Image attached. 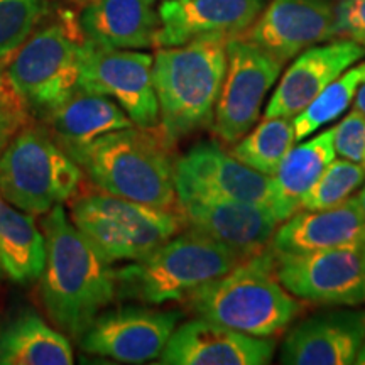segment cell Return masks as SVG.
Segmentation results:
<instances>
[{
	"instance_id": "cell-8",
	"label": "cell",
	"mask_w": 365,
	"mask_h": 365,
	"mask_svg": "<svg viewBox=\"0 0 365 365\" xmlns=\"http://www.w3.org/2000/svg\"><path fill=\"white\" fill-rule=\"evenodd\" d=\"M83 171L46 127L31 120L0 154V195L22 212L44 215L78 193Z\"/></svg>"
},
{
	"instance_id": "cell-9",
	"label": "cell",
	"mask_w": 365,
	"mask_h": 365,
	"mask_svg": "<svg viewBox=\"0 0 365 365\" xmlns=\"http://www.w3.org/2000/svg\"><path fill=\"white\" fill-rule=\"evenodd\" d=\"M154 56L139 49H113L83 38L78 90L115 100L137 127L159 125L153 83Z\"/></svg>"
},
{
	"instance_id": "cell-38",
	"label": "cell",
	"mask_w": 365,
	"mask_h": 365,
	"mask_svg": "<svg viewBox=\"0 0 365 365\" xmlns=\"http://www.w3.org/2000/svg\"><path fill=\"white\" fill-rule=\"evenodd\" d=\"M76 2H83V4H85V2H86V0H76Z\"/></svg>"
},
{
	"instance_id": "cell-14",
	"label": "cell",
	"mask_w": 365,
	"mask_h": 365,
	"mask_svg": "<svg viewBox=\"0 0 365 365\" xmlns=\"http://www.w3.org/2000/svg\"><path fill=\"white\" fill-rule=\"evenodd\" d=\"M178 191L271 208V176L239 161L218 143L205 140L175 161Z\"/></svg>"
},
{
	"instance_id": "cell-16",
	"label": "cell",
	"mask_w": 365,
	"mask_h": 365,
	"mask_svg": "<svg viewBox=\"0 0 365 365\" xmlns=\"http://www.w3.org/2000/svg\"><path fill=\"white\" fill-rule=\"evenodd\" d=\"M276 352L272 336H252L198 318L173 331L163 365H266Z\"/></svg>"
},
{
	"instance_id": "cell-19",
	"label": "cell",
	"mask_w": 365,
	"mask_h": 365,
	"mask_svg": "<svg viewBox=\"0 0 365 365\" xmlns=\"http://www.w3.org/2000/svg\"><path fill=\"white\" fill-rule=\"evenodd\" d=\"M365 340V309L319 313L287 333L281 350L286 365L355 364Z\"/></svg>"
},
{
	"instance_id": "cell-6",
	"label": "cell",
	"mask_w": 365,
	"mask_h": 365,
	"mask_svg": "<svg viewBox=\"0 0 365 365\" xmlns=\"http://www.w3.org/2000/svg\"><path fill=\"white\" fill-rule=\"evenodd\" d=\"M81 43L78 17L66 11L36 29L9 58L7 81L29 113L44 118L78 90Z\"/></svg>"
},
{
	"instance_id": "cell-23",
	"label": "cell",
	"mask_w": 365,
	"mask_h": 365,
	"mask_svg": "<svg viewBox=\"0 0 365 365\" xmlns=\"http://www.w3.org/2000/svg\"><path fill=\"white\" fill-rule=\"evenodd\" d=\"M333 127L296 145L271 176V212L282 223L294 215L304 195L335 159Z\"/></svg>"
},
{
	"instance_id": "cell-11",
	"label": "cell",
	"mask_w": 365,
	"mask_h": 365,
	"mask_svg": "<svg viewBox=\"0 0 365 365\" xmlns=\"http://www.w3.org/2000/svg\"><path fill=\"white\" fill-rule=\"evenodd\" d=\"M274 261L281 284L301 301L330 307H357L365 303L364 249H330L307 254L274 252Z\"/></svg>"
},
{
	"instance_id": "cell-20",
	"label": "cell",
	"mask_w": 365,
	"mask_h": 365,
	"mask_svg": "<svg viewBox=\"0 0 365 365\" xmlns=\"http://www.w3.org/2000/svg\"><path fill=\"white\" fill-rule=\"evenodd\" d=\"M271 250L307 254L330 249L365 247V213L357 198H349L336 207L298 210L276 228Z\"/></svg>"
},
{
	"instance_id": "cell-10",
	"label": "cell",
	"mask_w": 365,
	"mask_h": 365,
	"mask_svg": "<svg viewBox=\"0 0 365 365\" xmlns=\"http://www.w3.org/2000/svg\"><path fill=\"white\" fill-rule=\"evenodd\" d=\"M282 66L284 63L242 36L228 39L225 80L212 124L218 139L235 144L257 124L264 100Z\"/></svg>"
},
{
	"instance_id": "cell-31",
	"label": "cell",
	"mask_w": 365,
	"mask_h": 365,
	"mask_svg": "<svg viewBox=\"0 0 365 365\" xmlns=\"http://www.w3.org/2000/svg\"><path fill=\"white\" fill-rule=\"evenodd\" d=\"M333 36L365 43V0H339L335 4Z\"/></svg>"
},
{
	"instance_id": "cell-40",
	"label": "cell",
	"mask_w": 365,
	"mask_h": 365,
	"mask_svg": "<svg viewBox=\"0 0 365 365\" xmlns=\"http://www.w3.org/2000/svg\"><path fill=\"white\" fill-rule=\"evenodd\" d=\"M364 44H365V43H364Z\"/></svg>"
},
{
	"instance_id": "cell-15",
	"label": "cell",
	"mask_w": 365,
	"mask_h": 365,
	"mask_svg": "<svg viewBox=\"0 0 365 365\" xmlns=\"http://www.w3.org/2000/svg\"><path fill=\"white\" fill-rule=\"evenodd\" d=\"M331 0H271L254 24L240 34L281 63L333 38Z\"/></svg>"
},
{
	"instance_id": "cell-5",
	"label": "cell",
	"mask_w": 365,
	"mask_h": 365,
	"mask_svg": "<svg viewBox=\"0 0 365 365\" xmlns=\"http://www.w3.org/2000/svg\"><path fill=\"white\" fill-rule=\"evenodd\" d=\"M244 259L222 242L190 227L144 257L115 269L117 299L143 304L185 301Z\"/></svg>"
},
{
	"instance_id": "cell-32",
	"label": "cell",
	"mask_w": 365,
	"mask_h": 365,
	"mask_svg": "<svg viewBox=\"0 0 365 365\" xmlns=\"http://www.w3.org/2000/svg\"><path fill=\"white\" fill-rule=\"evenodd\" d=\"M29 115L31 113L27 110L24 102L11 86L0 97V154L11 143L12 137L31 120Z\"/></svg>"
},
{
	"instance_id": "cell-18",
	"label": "cell",
	"mask_w": 365,
	"mask_h": 365,
	"mask_svg": "<svg viewBox=\"0 0 365 365\" xmlns=\"http://www.w3.org/2000/svg\"><path fill=\"white\" fill-rule=\"evenodd\" d=\"M264 9V0H163L156 48L181 46L207 36L244 34Z\"/></svg>"
},
{
	"instance_id": "cell-33",
	"label": "cell",
	"mask_w": 365,
	"mask_h": 365,
	"mask_svg": "<svg viewBox=\"0 0 365 365\" xmlns=\"http://www.w3.org/2000/svg\"><path fill=\"white\" fill-rule=\"evenodd\" d=\"M354 103H355V108H357V110L365 117V81L359 86Z\"/></svg>"
},
{
	"instance_id": "cell-12",
	"label": "cell",
	"mask_w": 365,
	"mask_h": 365,
	"mask_svg": "<svg viewBox=\"0 0 365 365\" xmlns=\"http://www.w3.org/2000/svg\"><path fill=\"white\" fill-rule=\"evenodd\" d=\"M182 318L175 309L118 307L103 309L78 340L86 354L122 364H145L161 357L164 346Z\"/></svg>"
},
{
	"instance_id": "cell-37",
	"label": "cell",
	"mask_w": 365,
	"mask_h": 365,
	"mask_svg": "<svg viewBox=\"0 0 365 365\" xmlns=\"http://www.w3.org/2000/svg\"><path fill=\"white\" fill-rule=\"evenodd\" d=\"M2 276H4V269H2V266H0V279H2Z\"/></svg>"
},
{
	"instance_id": "cell-24",
	"label": "cell",
	"mask_w": 365,
	"mask_h": 365,
	"mask_svg": "<svg viewBox=\"0 0 365 365\" xmlns=\"http://www.w3.org/2000/svg\"><path fill=\"white\" fill-rule=\"evenodd\" d=\"M68 336L33 309H22L0 325V365H71Z\"/></svg>"
},
{
	"instance_id": "cell-28",
	"label": "cell",
	"mask_w": 365,
	"mask_h": 365,
	"mask_svg": "<svg viewBox=\"0 0 365 365\" xmlns=\"http://www.w3.org/2000/svg\"><path fill=\"white\" fill-rule=\"evenodd\" d=\"M51 0H0V63L12 56L49 14Z\"/></svg>"
},
{
	"instance_id": "cell-35",
	"label": "cell",
	"mask_w": 365,
	"mask_h": 365,
	"mask_svg": "<svg viewBox=\"0 0 365 365\" xmlns=\"http://www.w3.org/2000/svg\"><path fill=\"white\" fill-rule=\"evenodd\" d=\"M355 364L365 365V340H364V344L360 345V349H359V352H357V357H355Z\"/></svg>"
},
{
	"instance_id": "cell-4",
	"label": "cell",
	"mask_w": 365,
	"mask_h": 365,
	"mask_svg": "<svg viewBox=\"0 0 365 365\" xmlns=\"http://www.w3.org/2000/svg\"><path fill=\"white\" fill-rule=\"evenodd\" d=\"M185 301L198 318L252 336L279 335L301 312L299 301L277 277L271 247L240 261Z\"/></svg>"
},
{
	"instance_id": "cell-3",
	"label": "cell",
	"mask_w": 365,
	"mask_h": 365,
	"mask_svg": "<svg viewBox=\"0 0 365 365\" xmlns=\"http://www.w3.org/2000/svg\"><path fill=\"white\" fill-rule=\"evenodd\" d=\"M227 36H207L154 54L159 130L175 144L213 124L227 71Z\"/></svg>"
},
{
	"instance_id": "cell-13",
	"label": "cell",
	"mask_w": 365,
	"mask_h": 365,
	"mask_svg": "<svg viewBox=\"0 0 365 365\" xmlns=\"http://www.w3.org/2000/svg\"><path fill=\"white\" fill-rule=\"evenodd\" d=\"M176 195L186 225L225 244L242 259L262 252L271 245L279 223L271 208L190 191H178Z\"/></svg>"
},
{
	"instance_id": "cell-1",
	"label": "cell",
	"mask_w": 365,
	"mask_h": 365,
	"mask_svg": "<svg viewBox=\"0 0 365 365\" xmlns=\"http://www.w3.org/2000/svg\"><path fill=\"white\" fill-rule=\"evenodd\" d=\"M41 228L46 240L41 301L58 330L78 341L117 299L115 269L68 218L63 205L44 213Z\"/></svg>"
},
{
	"instance_id": "cell-39",
	"label": "cell",
	"mask_w": 365,
	"mask_h": 365,
	"mask_svg": "<svg viewBox=\"0 0 365 365\" xmlns=\"http://www.w3.org/2000/svg\"><path fill=\"white\" fill-rule=\"evenodd\" d=\"M364 254H365V247H364Z\"/></svg>"
},
{
	"instance_id": "cell-7",
	"label": "cell",
	"mask_w": 365,
	"mask_h": 365,
	"mask_svg": "<svg viewBox=\"0 0 365 365\" xmlns=\"http://www.w3.org/2000/svg\"><path fill=\"white\" fill-rule=\"evenodd\" d=\"M70 218L110 264L137 261L186 227L180 210L149 207L102 190L75 195Z\"/></svg>"
},
{
	"instance_id": "cell-17",
	"label": "cell",
	"mask_w": 365,
	"mask_h": 365,
	"mask_svg": "<svg viewBox=\"0 0 365 365\" xmlns=\"http://www.w3.org/2000/svg\"><path fill=\"white\" fill-rule=\"evenodd\" d=\"M364 56V46L349 38L304 49L282 75L267 102L264 117L298 115L328 85Z\"/></svg>"
},
{
	"instance_id": "cell-22",
	"label": "cell",
	"mask_w": 365,
	"mask_h": 365,
	"mask_svg": "<svg viewBox=\"0 0 365 365\" xmlns=\"http://www.w3.org/2000/svg\"><path fill=\"white\" fill-rule=\"evenodd\" d=\"M43 120L46 129L63 149L88 144L108 132L134 125L115 100L81 90H76Z\"/></svg>"
},
{
	"instance_id": "cell-21",
	"label": "cell",
	"mask_w": 365,
	"mask_h": 365,
	"mask_svg": "<svg viewBox=\"0 0 365 365\" xmlns=\"http://www.w3.org/2000/svg\"><path fill=\"white\" fill-rule=\"evenodd\" d=\"M158 0H86L78 14L85 39L113 49L156 48Z\"/></svg>"
},
{
	"instance_id": "cell-36",
	"label": "cell",
	"mask_w": 365,
	"mask_h": 365,
	"mask_svg": "<svg viewBox=\"0 0 365 365\" xmlns=\"http://www.w3.org/2000/svg\"><path fill=\"white\" fill-rule=\"evenodd\" d=\"M355 198H357L360 208H362L364 213H365V185H364V188L360 190V193H359L357 196H355Z\"/></svg>"
},
{
	"instance_id": "cell-30",
	"label": "cell",
	"mask_w": 365,
	"mask_h": 365,
	"mask_svg": "<svg viewBox=\"0 0 365 365\" xmlns=\"http://www.w3.org/2000/svg\"><path fill=\"white\" fill-rule=\"evenodd\" d=\"M333 145L341 159L365 170V117L357 108L333 127Z\"/></svg>"
},
{
	"instance_id": "cell-26",
	"label": "cell",
	"mask_w": 365,
	"mask_h": 365,
	"mask_svg": "<svg viewBox=\"0 0 365 365\" xmlns=\"http://www.w3.org/2000/svg\"><path fill=\"white\" fill-rule=\"evenodd\" d=\"M296 135L291 117H264L232 149V154L252 170L272 176L282 159L294 148Z\"/></svg>"
},
{
	"instance_id": "cell-25",
	"label": "cell",
	"mask_w": 365,
	"mask_h": 365,
	"mask_svg": "<svg viewBox=\"0 0 365 365\" xmlns=\"http://www.w3.org/2000/svg\"><path fill=\"white\" fill-rule=\"evenodd\" d=\"M46 264L44 234L34 215L9 203L0 195V266L17 284L39 281Z\"/></svg>"
},
{
	"instance_id": "cell-29",
	"label": "cell",
	"mask_w": 365,
	"mask_h": 365,
	"mask_svg": "<svg viewBox=\"0 0 365 365\" xmlns=\"http://www.w3.org/2000/svg\"><path fill=\"white\" fill-rule=\"evenodd\" d=\"M365 181V170L346 159H333L312 190L304 195L299 210H323L344 203Z\"/></svg>"
},
{
	"instance_id": "cell-27",
	"label": "cell",
	"mask_w": 365,
	"mask_h": 365,
	"mask_svg": "<svg viewBox=\"0 0 365 365\" xmlns=\"http://www.w3.org/2000/svg\"><path fill=\"white\" fill-rule=\"evenodd\" d=\"M365 81V61L349 68L344 75L327 86L304 110L293 117L296 143H301L319 127L341 115L355 100L359 86Z\"/></svg>"
},
{
	"instance_id": "cell-34",
	"label": "cell",
	"mask_w": 365,
	"mask_h": 365,
	"mask_svg": "<svg viewBox=\"0 0 365 365\" xmlns=\"http://www.w3.org/2000/svg\"><path fill=\"white\" fill-rule=\"evenodd\" d=\"M11 88V83L7 81V76H6V68H4L2 63H0V97H2L6 91Z\"/></svg>"
},
{
	"instance_id": "cell-2",
	"label": "cell",
	"mask_w": 365,
	"mask_h": 365,
	"mask_svg": "<svg viewBox=\"0 0 365 365\" xmlns=\"http://www.w3.org/2000/svg\"><path fill=\"white\" fill-rule=\"evenodd\" d=\"M171 143L159 127H127L66 148L95 188L161 210H180Z\"/></svg>"
}]
</instances>
